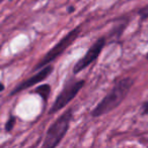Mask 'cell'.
Instances as JSON below:
<instances>
[{
  "instance_id": "6da1fadb",
  "label": "cell",
  "mask_w": 148,
  "mask_h": 148,
  "mask_svg": "<svg viewBox=\"0 0 148 148\" xmlns=\"http://www.w3.org/2000/svg\"><path fill=\"white\" fill-rule=\"evenodd\" d=\"M133 84H134V81L131 78H124L118 83H116L114 88L108 93L107 96H105V98L92 110L91 116L101 117L116 109L127 97Z\"/></svg>"
},
{
  "instance_id": "7a4b0ae2",
  "label": "cell",
  "mask_w": 148,
  "mask_h": 148,
  "mask_svg": "<svg viewBox=\"0 0 148 148\" xmlns=\"http://www.w3.org/2000/svg\"><path fill=\"white\" fill-rule=\"evenodd\" d=\"M72 109L69 108L54 121L46 133L42 148H56L59 145L69 129L70 121L72 119Z\"/></svg>"
},
{
  "instance_id": "3957f363",
  "label": "cell",
  "mask_w": 148,
  "mask_h": 148,
  "mask_svg": "<svg viewBox=\"0 0 148 148\" xmlns=\"http://www.w3.org/2000/svg\"><path fill=\"white\" fill-rule=\"evenodd\" d=\"M80 31H81V26H77L74 29L69 31L64 37H62L59 40V42L56 45H54V47L44 56L43 59L38 62L37 66L34 68V71H38V70H40V69L42 70V69L45 68V66H49L50 62H52L53 60H55L57 59V58H59L60 56L74 42L75 39L77 38V36H78L79 33H80Z\"/></svg>"
},
{
  "instance_id": "277c9868",
  "label": "cell",
  "mask_w": 148,
  "mask_h": 148,
  "mask_svg": "<svg viewBox=\"0 0 148 148\" xmlns=\"http://www.w3.org/2000/svg\"><path fill=\"white\" fill-rule=\"evenodd\" d=\"M84 86V81H75L67 84L61 91V93L58 95L57 99L52 105L51 109L49 111V114H54L59 112L64 107L68 105L72 100L76 97V95L79 93L82 87Z\"/></svg>"
},
{
  "instance_id": "5b68a950",
  "label": "cell",
  "mask_w": 148,
  "mask_h": 148,
  "mask_svg": "<svg viewBox=\"0 0 148 148\" xmlns=\"http://www.w3.org/2000/svg\"><path fill=\"white\" fill-rule=\"evenodd\" d=\"M105 45H106V37H101V38L97 39V40L91 45L90 49L86 51V53L75 64L74 69H73L74 74H78L79 72L83 71L85 68H87L89 64H92V62L99 57L101 51H103V49L105 47Z\"/></svg>"
},
{
  "instance_id": "8992f818",
  "label": "cell",
  "mask_w": 148,
  "mask_h": 148,
  "mask_svg": "<svg viewBox=\"0 0 148 148\" xmlns=\"http://www.w3.org/2000/svg\"><path fill=\"white\" fill-rule=\"evenodd\" d=\"M53 72V66H47L45 68H43L42 70H40L39 73H37L36 75H34L33 77L28 78V80L22 82L17 87L14 88L13 91L11 92V95H14V94H17L19 92L24 91L26 89H28L31 87L35 86V85L39 84V83L43 82L45 79H47L48 77L51 75V73Z\"/></svg>"
},
{
  "instance_id": "52a82bcc",
  "label": "cell",
  "mask_w": 148,
  "mask_h": 148,
  "mask_svg": "<svg viewBox=\"0 0 148 148\" xmlns=\"http://www.w3.org/2000/svg\"><path fill=\"white\" fill-rule=\"evenodd\" d=\"M50 92H51V87L48 84L41 85V86L38 87V88L35 90V93L41 96L44 101H47L48 97H49V95H50Z\"/></svg>"
},
{
  "instance_id": "ba28073f",
  "label": "cell",
  "mask_w": 148,
  "mask_h": 148,
  "mask_svg": "<svg viewBox=\"0 0 148 148\" xmlns=\"http://www.w3.org/2000/svg\"><path fill=\"white\" fill-rule=\"evenodd\" d=\"M15 122H16V119L15 117H13V116H10L9 119L7 120V122H6L5 124V130L6 132H10V131L13 129L14 125H15Z\"/></svg>"
},
{
  "instance_id": "9c48e42d",
  "label": "cell",
  "mask_w": 148,
  "mask_h": 148,
  "mask_svg": "<svg viewBox=\"0 0 148 148\" xmlns=\"http://www.w3.org/2000/svg\"><path fill=\"white\" fill-rule=\"evenodd\" d=\"M138 14H139V16H140L142 20L147 19V18H148V4H147V5H145L144 7H142L140 10H139Z\"/></svg>"
},
{
  "instance_id": "30bf717a",
  "label": "cell",
  "mask_w": 148,
  "mask_h": 148,
  "mask_svg": "<svg viewBox=\"0 0 148 148\" xmlns=\"http://www.w3.org/2000/svg\"><path fill=\"white\" fill-rule=\"evenodd\" d=\"M148 113V102L143 105V114H147Z\"/></svg>"
},
{
  "instance_id": "8fae6325",
  "label": "cell",
  "mask_w": 148,
  "mask_h": 148,
  "mask_svg": "<svg viewBox=\"0 0 148 148\" xmlns=\"http://www.w3.org/2000/svg\"><path fill=\"white\" fill-rule=\"evenodd\" d=\"M73 11H74V7L70 6V7L68 8V12H69V13H71V12H73Z\"/></svg>"
},
{
  "instance_id": "7c38bea8",
  "label": "cell",
  "mask_w": 148,
  "mask_h": 148,
  "mask_svg": "<svg viewBox=\"0 0 148 148\" xmlns=\"http://www.w3.org/2000/svg\"><path fill=\"white\" fill-rule=\"evenodd\" d=\"M4 90V85L2 83H0V92H2Z\"/></svg>"
},
{
  "instance_id": "4fadbf2b",
  "label": "cell",
  "mask_w": 148,
  "mask_h": 148,
  "mask_svg": "<svg viewBox=\"0 0 148 148\" xmlns=\"http://www.w3.org/2000/svg\"><path fill=\"white\" fill-rule=\"evenodd\" d=\"M146 59H148V53H147V55H146Z\"/></svg>"
}]
</instances>
